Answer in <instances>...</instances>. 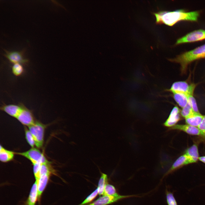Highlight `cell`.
Here are the masks:
<instances>
[{
	"mask_svg": "<svg viewBox=\"0 0 205 205\" xmlns=\"http://www.w3.org/2000/svg\"><path fill=\"white\" fill-rule=\"evenodd\" d=\"M16 153L26 158L33 165L49 163V162L43 154L38 149L35 148H32L29 150L24 152L17 153Z\"/></svg>",
	"mask_w": 205,
	"mask_h": 205,
	"instance_id": "3",
	"label": "cell"
},
{
	"mask_svg": "<svg viewBox=\"0 0 205 205\" xmlns=\"http://www.w3.org/2000/svg\"><path fill=\"white\" fill-rule=\"evenodd\" d=\"M14 153V152L7 150L0 145V160L2 162H6L12 160Z\"/></svg>",
	"mask_w": 205,
	"mask_h": 205,
	"instance_id": "18",
	"label": "cell"
},
{
	"mask_svg": "<svg viewBox=\"0 0 205 205\" xmlns=\"http://www.w3.org/2000/svg\"><path fill=\"white\" fill-rule=\"evenodd\" d=\"M173 93L174 99L179 106L182 108L186 106L188 102V95L182 93Z\"/></svg>",
	"mask_w": 205,
	"mask_h": 205,
	"instance_id": "17",
	"label": "cell"
},
{
	"mask_svg": "<svg viewBox=\"0 0 205 205\" xmlns=\"http://www.w3.org/2000/svg\"><path fill=\"white\" fill-rule=\"evenodd\" d=\"M25 138L29 145L32 147L35 145V142L34 138L29 130L26 128L25 129Z\"/></svg>",
	"mask_w": 205,
	"mask_h": 205,
	"instance_id": "26",
	"label": "cell"
},
{
	"mask_svg": "<svg viewBox=\"0 0 205 205\" xmlns=\"http://www.w3.org/2000/svg\"><path fill=\"white\" fill-rule=\"evenodd\" d=\"M189 157L185 154L179 157L165 174L163 178L180 167L189 164Z\"/></svg>",
	"mask_w": 205,
	"mask_h": 205,
	"instance_id": "12",
	"label": "cell"
},
{
	"mask_svg": "<svg viewBox=\"0 0 205 205\" xmlns=\"http://www.w3.org/2000/svg\"><path fill=\"white\" fill-rule=\"evenodd\" d=\"M169 129L181 130L190 135L205 137L204 134L198 127L188 124H176L169 128Z\"/></svg>",
	"mask_w": 205,
	"mask_h": 205,
	"instance_id": "10",
	"label": "cell"
},
{
	"mask_svg": "<svg viewBox=\"0 0 205 205\" xmlns=\"http://www.w3.org/2000/svg\"><path fill=\"white\" fill-rule=\"evenodd\" d=\"M198 159L200 161L205 163V156L199 157L198 158Z\"/></svg>",
	"mask_w": 205,
	"mask_h": 205,
	"instance_id": "31",
	"label": "cell"
},
{
	"mask_svg": "<svg viewBox=\"0 0 205 205\" xmlns=\"http://www.w3.org/2000/svg\"><path fill=\"white\" fill-rule=\"evenodd\" d=\"M195 87V85H189L185 81H178L173 84L169 90L172 93H182L188 95H193Z\"/></svg>",
	"mask_w": 205,
	"mask_h": 205,
	"instance_id": "7",
	"label": "cell"
},
{
	"mask_svg": "<svg viewBox=\"0 0 205 205\" xmlns=\"http://www.w3.org/2000/svg\"><path fill=\"white\" fill-rule=\"evenodd\" d=\"M204 58H205V44L178 55L176 58L169 60L180 64L182 72L184 73L188 65L190 63L195 60Z\"/></svg>",
	"mask_w": 205,
	"mask_h": 205,
	"instance_id": "2",
	"label": "cell"
},
{
	"mask_svg": "<svg viewBox=\"0 0 205 205\" xmlns=\"http://www.w3.org/2000/svg\"><path fill=\"white\" fill-rule=\"evenodd\" d=\"M52 171L49 163L42 164L40 170V176L45 174L50 175Z\"/></svg>",
	"mask_w": 205,
	"mask_h": 205,
	"instance_id": "27",
	"label": "cell"
},
{
	"mask_svg": "<svg viewBox=\"0 0 205 205\" xmlns=\"http://www.w3.org/2000/svg\"><path fill=\"white\" fill-rule=\"evenodd\" d=\"M198 127L205 135V116H204L201 122Z\"/></svg>",
	"mask_w": 205,
	"mask_h": 205,
	"instance_id": "30",
	"label": "cell"
},
{
	"mask_svg": "<svg viewBox=\"0 0 205 205\" xmlns=\"http://www.w3.org/2000/svg\"><path fill=\"white\" fill-rule=\"evenodd\" d=\"M166 201L168 205H178L173 193L167 189L166 191Z\"/></svg>",
	"mask_w": 205,
	"mask_h": 205,
	"instance_id": "23",
	"label": "cell"
},
{
	"mask_svg": "<svg viewBox=\"0 0 205 205\" xmlns=\"http://www.w3.org/2000/svg\"><path fill=\"white\" fill-rule=\"evenodd\" d=\"M108 180L107 175L104 173H101V175L99 180L97 189L98 194L103 195L105 187L107 183Z\"/></svg>",
	"mask_w": 205,
	"mask_h": 205,
	"instance_id": "20",
	"label": "cell"
},
{
	"mask_svg": "<svg viewBox=\"0 0 205 205\" xmlns=\"http://www.w3.org/2000/svg\"><path fill=\"white\" fill-rule=\"evenodd\" d=\"M38 197V180H36L31 188L27 205H35Z\"/></svg>",
	"mask_w": 205,
	"mask_h": 205,
	"instance_id": "16",
	"label": "cell"
},
{
	"mask_svg": "<svg viewBox=\"0 0 205 205\" xmlns=\"http://www.w3.org/2000/svg\"><path fill=\"white\" fill-rule=\"evenodd\" d=\"M5 56L11 63L14 64L19 63L25 64L28 62L27 59L23 56L22 52L17 51L9 52L5 50Z\"/></svg>",
	"mask_w": 205,
	"mask_h": 205,
	"instance_id": "9",
	"label": "cell"
},
{
	"mask_svg": "<svg viewBox=\"0 0 205 205\" xmlns=\"http://www.w3.org/2000/svg\"><path fill=\"white\" fill-rule=\"evenodd\" d=\"M204 116L200 113L185 119L186 123L188 125L198 127L201 122Z\"/></svg>",
	"mask_w": 205,
	"mask_h": 205,
	"instance_id": "19",
	"label": "cell"
},
{
	"mask_svg": "<svg viewBox=\"0 0 205 205\" xmlns=\"http://www.w3.org/2000/svg\"><path fill=\"white\" fill-rule=\"evenodd\" d=\"M180 120L179 110L178 107L175 106L173 109L166 121L163 124L164 126L169 128L175 125Z\"/></svg>",
	"mask_w": 205,
	"mask_h": 205,
	"instance_id": "13",
	"label": "cell"
},
{
	"mask_svg": "<svg viewBox=\"0 0 205 205\" xmlns=\"http://www.w3.org/2000/svg\"><path fill=\"white\" fill-rule=\"evenodd\" d=\"M22 124L29 127L35 122L32 112L24 105L16 118Z\"/></svg>",
	"mask_w": 205,
	"mask_h": 205,
	"instance_id": "8",
	"label": "cell"
},
{
	"mask_svg": "<svg viewBox=\"0 0 205 205\" xmlns=\"http://www.w3.org/2000/svg\"><path fill=\"white\" fill-rule=\"evenodd\" d=\"M193 95H191L188 96V101L190 102L194 111L197 113H200L198 108L196 100Z\"/></svg>",
	"mask_w": 205,
	"mask_h": 205,
	"instance_id": "28",
	"label": "cell"
},
{
	"mask_svg": "<svg viewBox=\"0 0 205 205\" xmlns=\"http://www.w3.org/2000/svg\"><path fill=\"white\" fill-rule=\"evenodd\" d=\"M205 39V30L199 29L190 32L178 39L176 44L196 42Z\"/></svg>",
	"mask_w": 205,
	"mask_h": 205,
	"instance_id": "6",
	"label": "cell"
},
{
	"mask_svg": "<svg viewBox=\"0 0 205 205\" xmlns=\"http://www.w3.org/2000/svg\"><path fill=\"white\" fill-rule=\"evenodd\" d=\"M50 175H41L38 180V197L39 198L44 190L48 181Z\"/></svg>",
	"mask_w": 205,
	"mask_h": 205,
	"instance_id": "15",
	"label": "cell"
},
{
	"mask_svg": "<svg viewBox=\"0 0 205 205\" xmlns=\"http://www.w3.org/2000/svg\"><path fill=\"white\" fill-rule=\"evenodd\" d=\"M98 194V191L97 188L90 195L87 196L80 204V205H85L86 204L90 202L95 198Z\"/></svg>",
	"mask_w": 205,
	"mask_h": 205,
	"instance_id": "25",
	"label": "cell"
},
{
	"mask_svg": "<svg viewBox=\"0 0 205 205\" xmlns=\"http://www.w3.org/2000/svg\"><path fill=\"white\" fill-rule=\"evenodd\" d=\"M157 24H164L171 26L177 22L182 20L195 21L199 15L197 11L186 12L182 10L173 11H159L154 13Z\"/></svg>",
	"mask_w": 205,
	"mask_h": 205,
	"instance_id": "1",
	"label": "cell"
},
{
	"mask_svg": "<svg viewBox=\"0 0 205 205\" xmlns=\"http://www.w3.org/2000/svg\"><path fill=\"white\" fill-rule=\"evenodd\" d=\"M185 154L189 157V164L196 162L199 157L197 146L196 144H193L186 150Z\"/></svg>",
	"mask_w": 205,
	"mask_h": 205,
	"instance_id": "14",
	"label": "cell"
},
{
	"mask_svg": "<svg viewBox=\"0 0 205 205\" xmlns=\"http://www.w3.org/2000/svg\"><path fill=\"white\" fill-rule=\"evenodd\" d=\"M118 193L116 192V189L114 186L112 185L107 184L104 190L103 195H114Z\"/></svg>",
	"mask_w": 205,
	"mask_h": 205,
	"instance_id": "24",
	"label": "cell"
},
{
	"mask_svg": "<svg viewBox=\"0 0 205 205\" xmlns=\"http://www.w3.org/2000/svg\"><path fill=\"white\" fill-rule=\"evenodd\" d=\"M23 106V104H4L2 105L0 109L10 116L16 118L21 111Z\"/></svg>",
	"mask_w": 205,
	"mask_h": 205,
	"instance_id": "11",
	"label": "cell"
},
{
	"mask_svg": "<svg viewBox=\"0 0 205 205\" xmlns=\"http://www.w3.org/2000/svg\"><path fill=\"white\" fill-rule=\"evenodd\" d=\"M12 70L14 75L19 76L22 74L24 71V68L22 64L17 63L13 64L12 67Z\"/></svg>",
	"mask_w": 205,
	"mask_h": 205,
	"instance_id": "22",
	"label": "cell"
},
{
	"mask_svg": "<svg viewBox=\"0 0 205 205\" xmlns=\"http://www.w3.org/2000/svg\"><path fill=\"white\" fill-rule=\"evenodd\" d=\"M135 195H121L117 193L114 195H103L92 203L85 205H108L119 200L133 196Z\"/></svg>",
	"mask_w": 205,
	"mask_h": 205,
	"instance_id": "5",
	"label": "cell"
},
{
	"mask_svg": "<svg viewBox=\"0 0 205 205\" xmlns=\"http://www.w3.org/2000/svg\"><path fill=\"white\" fill-rule=\"evenodd\" d=\"M41 164H36L33 165V171L36 180H38L40 177V170Z\"/></svg>",
	"mask_w": 205,
	"mask_h": 205,
	"instance_id": "29",
	"label": "cell"
},
{
	"mask_svg": "<svg viewBox=\"0 0 205 205\" xmlns=\"http://www.w3.org/2000/svg\"><path fill=\"white\" fill-rule=\"evenodd\" d=\"M181 113L182 116L185 119L199 114L194 111L189 101L186 106L183 108Z\"/></svg>",
	"mask_w": 205,
	"mask_h": 205,
	"instance_id": "21",
	"label": "cell"
},
{
	"mask_svg": "<svg viewBox=\"0 0 205 205\" xmlns=\"http://www.w3.org/2000/svg\"><path fill=\"white\" fill-rule=\"evenodd\" d=\"M79 205H80V204H79Z\"/></svg>",
	"mask_w": 205,
	"mask_h": 205,
	"instance_id": "32",
	"label": "cell"
},
{
	"mask_svg": "<svg viewBox=\"0 0 205 205\" xmlns=\"http://www.w3.org/2000/svg\"><path fill=\"white\" fill-rule=\"evenodd\" d=\"M45 128L44 125L38 122H35L33 125L28 127L34 140L35 145L38 148H41L43 145Z\"/></svg>",
	"mask_w": 205,
	"mask_h": 205,
	"instance_id": "4",
	"label": "cell"
}]
</instances>
